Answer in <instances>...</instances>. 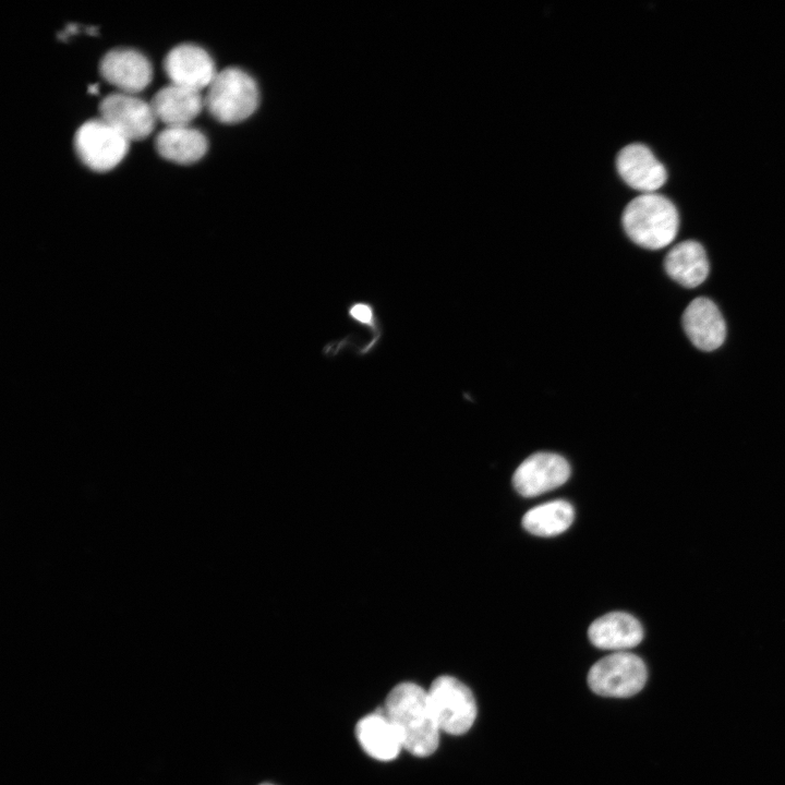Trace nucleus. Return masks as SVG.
Segmentation results:
<instances>
[{"label":"nucleus","mask_w":785,"mask_h":785,"mask_svg":"<svg viewBox=\"0 0 785 785\" xmlns=\"http://www.w3.org/2000/svg\"><path fill=\"white\" fill-rule=\"evenodd\" d=\"M383 710L396 728L402 748L415 757L431 756L438 747L440 728L428 693L413 683H401L388 693Z\"/></svg>","instance_id":"f257e3e1"},{"label":"nucleus","mask_w":785,"mask_h":785,"mask_svg":"<svg viewBox=\"0 0 785 785\" xmlns=\"http://www.w3.org/2000/svg\"><path fill=\"white\" fill-rule=\"evenodd\" d=\"M621 222L632 242L649 250H659L676 238L679 215L672 201L664 195L644 193L628 203Z\"/></svg>","instance_id":"f03ea898"},{"label":"nucleus","mask_w":785,"mask_h":785,"mask_svg":"<svg viewBox=\"0 0 785 785\" xmlns=\"http://www.w3.org/2000/svg\"><path fill=\"white\" fill-rule=\"evenodd\" d=\"M259 92L254 78L239 68H227L216 74L208 86L204 105L219 122L238 123L257 108Z\"/></svg>","instance_id":"7ed1b4c3"},{"label":"nucleus","mask_w":785,"mask_h":785,"mask_svg":"<svg viewBox=\"0 0 785 785\" xmlns=\"http://www.w3.org/2000/svg\"><path fill=\"white\" fill-rule=\"evenodd\" d=\"M648 672L644 662L626 651L615 652L595 662L588 673V685L596 695L627 698L638 693L645 685Z\"/></svg>","instance_id":"20e7f679"},{"label":"nucleus","mask_w":785,"mask_h":785,"mask_svg":"<svg viewBox=\"0 0 785 785\" xmlns=\"http://www.w3.org/2000/svg\"><path fill=\"white\" fill-rule=\"evenodd\" d=\"M430 702L440 730L462 735L473 725L476 703L471 690L451 676H439L431 685Z\"/></svg>","instance_id":"39448f33"},{"label":"nucleus","mask_w":785,"mask_h":785,"mask_svg":"<svg viewBox=\"0 0 785 785\" xmlns=\"http://www.w3.org/2000/svg\"><path fill=\"white\" fill-rule=\"evenodd\" d=\"M74 149L80 160L94 171L116 167L129 149V141L105 120L84 122L74 135Z\"/></svg>","instance_id":"423d86ee"},{"label":"nucleus","mask_w":785,"mask_h":785,"mask_svg":"<svg viewBox=\"0 0 785 785\" xmlns=\"http://www.w3.org/2000/svg\"><path fill=\"white\" fill-rule=\"evenodd\" d=\"M98 109L101 119L128 141L143 140L154 130L156 117L150 104L132 94H109L101 99Z\"/></svg>","instance_id":"0eeeda50"},{"label":"nucleus","mask_w":785,"mask_h":785,"mask_svg":"<svg viewBox=\"0 0 785 785\" xmlns=\"http://www.w3.org/2000/svg\"><path fill=\"white\" fill-rule=\"evenodd\" d=\"M570 476L567 460L554 452H535L516 469L512 484L524 497H534L563 485Z\"/></svg>","instance_id":"6e6552de"},{"label":"nucleus","mask_w":785,"mask_h":785,"mask_svg":"<svg viewBox=\"0 0 785 785\" xmlns=\"http://www.w3.org/2000/svg\"><path fill=\"white\" fill-rule=\"evenodd\" d=\"M164 70L171 84L200 92L216 76L208 52L194 44H180L165 57Z\"/></svg>","instance_id":"1a4fd4ad"},{"label":"nucleus","mask_w":785,"mask_h":785,"mask_svg":"<svg viewBox=\"0 0 785 785\" xmlns=\"http://www.w3.org/2000/svg\"><path fill=\"white\" fill-rule=\"evenodd\" d=\"M101 76L121 93L135 94L152 81L149 60L132 48H114L104 55L99 62Z\"/></svg>","instance_id":"9d476101"},{"label":"nucleus","mask_w":785,"mask_h":785,"mask_svg":"<svg viewBox=\"0 0 785 785\" xmlns=\"http://www.w3.org/2000/svg\"><path fill=\"white\" fill-rule=\"evenodd\" d=\"M616 168L626 184L644 193H655L667 179L664 165L652 150L640 143L621 148L616 157Z\"/></svg>","instance_id":"9b49d317"},{"label":"nucleus","mask_w":785,"mask_h":785,"mask_svg":"<svg viewBox=\"0 0 785 785\" xmlns=\"http://www.w3.org/2000/svg\"><path fill=\"white\" fill-rule=\"evenodd\" d=\"M683 326L689 340L700 350L712 351L725 340V321L715 303L704 297L692 300L683 314Z\"/></svg>","instance_id":"f8f14e48"},{"label":"nucleus","mask_w":785,"mask_h":785,"mask_svg":"<svg viewBox=\"0 0 785 785\" xmlns=\"http://www.w3.org/2000/svg\"><path fill=\"white\" fill-rule=\"evenodd\" d=\"M588 637L599 649L623 652L642 641L643 628L632 615L612 612L596 618L590 625Z\"/></svg>","instance_id":"ddd939ff"},{"label":"nucleus","mask_w":785,"mask_h":785,"mask_svg":"<svg viewBox=\"0 0 785 785\" xmlns=\"http://www.w3.org/2000/svg\"><path fill=\"white\" fill-rule=\"evenodd\" d=\"M203 105L200 92L174 84L160 88L150 101L156 119L166 124V128L189 126L201 112Z\"/></svg>","instance_id":"4468645a"},{"label":"nucleus","mask_w":785,"mask_h":785,"mask_svg":"<svg viewBox=\"0 0 785 785\" xmlns=\"http://www.w3.org/2000/svg\"><path fill=\"white\" fill-rule=\"evenodd\" d=\"M355 735L362 749L379 761L394 760L402 749L398 733L383 708L361 718Z\"/></svg>","instance_id":"2eb2a0df"},{"label":"nucleus","mask_w":785,"mask_h":785,"mask_svg":"<svg viewBox=\"0 0 785 785\" xmlns=\"http://www.w3.org/2000/svg\"><path fill=\"white\" fill-rule=\"evenodd\" d=\"M664 267L668 276L686 288H696L709 275V261L703 246L693 240L683 241L667 253Z\"/></svg>","instance_id":"dca6fc26"},{"label":"nucleus","mask_w":785,"mask_h":785,"mask_svg":"<svg viewBox=\"0 0 785 785\" xmlns=\"http://www.w3.org/2000/svg\"><path fill=\"white\" fill-rule=\"evenodd\" d=\"M157 153L165 159L188 165L200 160L206 153V136L190 126L165 128L155 138Z\"/></svg>","instance_id":"f3484780"},{"label":"nucleus","mask_w":785,"mask_h":785,"mask_svg":"<svg viewBox=\"0 0 785 785\" xmlns=\"http://www.w3.org/2000/svg\"><path fill=\"white\" fill-rule=\"evenodd\" d=\"M575 510L570 503L555 499L528 510L522 518L523 528L538 536H554L572 523Z\"/></svg>","instance_id":"a211bd4d"},{"label":"nucleus","mask_w":785,"mask_h":785,"mask_svg":"<svg viewBox=\"0 0 785 785\" xmlns=\"http://www.w3.org/2000/svg\"><path fill=\"white\" fill-rule=\"evenodd\" d=\"M350 315L363 324H370L373 321V313L366 304H355L350 309Z\"/></svg>","instance_id":"6ab92c4d"},{"label":"nucleus","mask_w":785,"mask_h":785,"mask_svg":"<svg viewBox=\"0 0 785 785\" xmlns=\"http://www.w3.org/2000/svg\"><path fill=\"white\" fill-rule=\"evenodd\" d=\"M97 89H98V88H97V85H92V86H89V88H88V90H89L90 93H97Z\"/></svg>","instance_id":"aec40b11"},{"label":"nucleus","mask_w":785,"mask_h":785,"mask_svg":"<svg viewBox=\"0 0 785 785\" xmlns=\"http://www.w3.org/2000/svg\"><path fill=\"white\" fill-rule=\"evenodd\" d=\"M261 785H273V784L264 783V784H261Z\"/></svg>","instance_id":"412c9836"}]
</instances>
